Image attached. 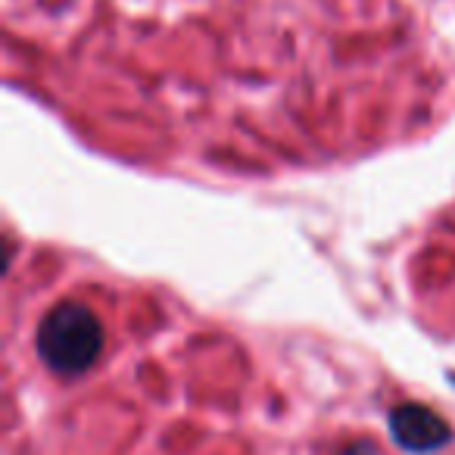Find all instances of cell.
Returning <instances> with one entry per match:
<instances>
[{"label":"cell","instance_id":"cell-1","mask_svg":"<svg viewBox=\"0 0 455 455\" xmlns=\"http://www.w3.org/2000/svg\"><path fill=\"white\" fill-rule=\"evenodd\" d=\"M38 355L60 378H78L91 371L103 353L100 318L82 303H60L38 328Z\"/></svg>","mask_w":455,"mask_h":455},{"label":"cell","instance_id":"cell-2","mask_svg":"<svg viewBox=\"0 0 455 455\" xmlns=\"http://www.w3.org/2000/svg\"><path fill=\"white\" fill-rule=\"evenodd\" d=\"M390 430L393 440L409 452H434V449L446 446L449 443V427L436 411H430L427 405L405 403L396 405L390 411Z\"/></svg>","mask_w":455,"mask_h":455},{"label":"cell","instance_id":"cell-3","mask_svg":"<svg viewBox=\"0 0 455 455\" xmlns=\"http://www.w3.org/2000/svg\"><path fill=\"white\" fill-rule=\"evenodd\" d=\"M343 455H374V449H371V443H355V446H349Z\"/></svg>","mask_w":455,"mask_h":455}]
</instances>
